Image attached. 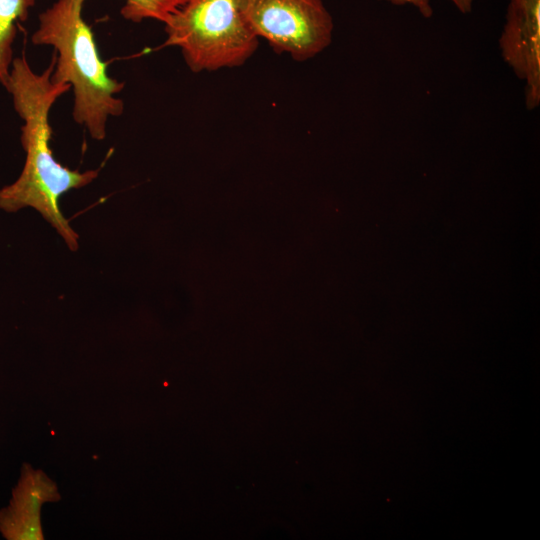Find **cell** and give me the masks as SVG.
I'll return each mask as SVG.
<instances>
[{"label": "cell", "mask_w": 540, "mask_h": 540, "mask_svg": "<svg viewBox=\"0 0 540 540\" xmlns=\"http://www.w3.org/2000/svg\"><path fill=\"white\" fill-rule=\"evenodd\" d=\"M394 5H411L416 8L419 13L426 18L433 14L431 0H384ZM455 7L463 14L469 13L472 10L474 0H450Z\"/></svg>", "instance_id": "9c48e42d"}, {"label": "cell", "mask_w": 540, "mask_h": 540, "mask_svg": "<svg viewBox=\"0 0 540 540\" xmlns=\"http://www.w3.org/2000/svg\"><path fill=\"white\" fill-rule=\"evenodd\" d=\"M164 30V45L178 47L194 73L242 66L259 44L241 0H189L166 19Z\"/></svg>", "instance_id": "3957f363"}, {"label": "cell", "mask_w": 540, "mask_h": 540, "mask_svg": "<svg viewBox=\"0 0 540 540\" xmlns=\"http://www.w3.org/2000/svg\"><path fill=\"white\" fill-rule=\"evenodd\" d=\"M504 61L525 83V101L540 103V0H509L499 40Z\"/></svg>", "instance_id": "5b68a950"}, {"label": "cell", "mask_w": 540, "mask_h": 540, "mask_svg": "<svg viewBox=\"0 0 540 540\" xmlns=\"http://www.w3.org/2000/svg\"><path fill=\"white\" fill-rule=\"evenodd\" d=\"M85 0H56L39 15L32 34L34 45L54 48L56 62L51 81L73 89L72 116L95 140L106 137L109 117L121 116L124 102L116 97L125 87L109 76L94 34L82 16Z\"/></svg>", "instance_id": "7a4b0ae2"}, {"label": "cell", "mask_w": 540, "mask_h": 540, "mask_svg": "<svg viewBox=\"0 0 540 540\" xmlns=\"http://www.w3.org/2000/svg\"><path fill=\"white\" fill-rule=\"evenodd\" d=\"M189 0H125L121 15L130 21L140 22L154 19L165 22L166 19Z\"/></svg>", "instance_id": "ba28073f"}, {"label": "cell", "mask_w": 540, "mask_h": 540, "mask_svg": "<svg viewBox=\"0 0 540 540\" xmlns=\"http://www.w3.org/2000/svg\"><path fill=\"white\" fill-rule=\"evenodd\" d=\"M55 62L53 53L49 66L39 74L33 71L24 55L13 59L5 89L24 122L20 140L26 160L18 179L0 189V208L7 212L34 208L61 232L67 229L69 221L60 210V197L71 189L90 184L98 177L99 170L83 173L71 170L53 156L49 112L56 100L71 89L69 84L51 81Z\"/></svg>", "instance_id": "6da1fadb"}, {"label": "cell", "mask_w": 540, "mask_h": 540, "mask_svg": "<svg viewBox=\"0 0 540 540\" xmlns=\"http://www.w3.org/2000/svg\"><path fill=\"white\" fill-rule=\"evenodd\" d=\"M36 0H0V84L7 85L17 25L27 19Z\"/></svg>", "instance_id": "52a82bcc"}, {"label": "cell", "mask_w": 540, "mask_h": 540, "mask_svg": "<svg viewBox=\"0 0 540 540\" xmlns=\"http://www.w3.org/2000/svg\"><path fill=\"white\" fill-rule=\"evenodd\" d=\"M60 499L55 482L25 463L9 506L0 511L1 534L8 540H43L41 507Z\"/></svg>", "instance_id": "8992f818"}, {"label": "cell", "mask_w": 540, "mask_h": 540, "mask_svg": "<svg viewBox=\"0 0 540 540\" xmlns=\"http://www.w3.org/2000/svg\"><path fill=\"white\" fill-rule=\"evenodd\" d=\"M253 33L277 53L306 61L326 49L334 29L322 0H241Z\"/></svg>", "instance_id": "277c9868"}]
</instances>
